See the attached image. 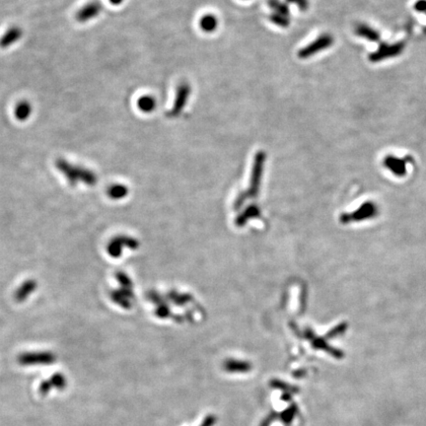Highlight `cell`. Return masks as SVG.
<instances>
[{"label": "cell", "instance_id": "cell-16", "mask_svg": "<svg viewBox=\"0 0 426 426\" xmlns=\"http://www.w3.org/2000/svg\"><path fill=\"white\" fill-rule=\"evenodd\" d=\"M288 1H290V2H294L295 0H288Z\"/></svg>", "mask_w": 426, "mask_h": 426}, {"label": "cell", "instance_id": "cell-12", "mask_svg": "<svg viewBox=\"0 0 426 426\" xmlns=\"http://www.w3.org/2000/svg\"><path fill=\"white\" fill-rule=\"evenodd\" d=\"M268 5L270 6V8H272L274 10L275 13H280V14L285 15V16H287V14H288L287 5L283 2H281L280 0H268Z\"/></svg>", "mask_w": 426, "mask_h": 426}, {"label": "cell", "instance_id": "cell-7", "mask_svg": "<svg viewBox=\"0 0 426 426\" xmlns=\"http://www.w3.org/2000/svg\"><path fill=\"white\" fill-rule=\"evenodd\" d=\"M33 114V106L29 101H20L15 106L14 116L19 121H25L29 119Z\"/></svg>", "mask_w": 426, "mask_h": 426}, {"label": "cell", "instance_id": "cell-14", "mask_svg": "<svg viewBox=\"0 0 426 426\" xmlns=\"http://www.w3.org/2000/svg\"><path fill=\"white\" fill-rule=\"evenodd\" d=\"M295 413H296V408H295V407H291L290 409H288L286 412L283 413V419H284L286 422H290V421H292Z\"/></svg>", "mask_w": 426, "mask_h": 426}, {"label": "cell", "instance_id": "cell-8", "mask_svg": "<svg viewBox=\"0 0 426 426\" xmlns=\"http://www.w3.org/2000/svg\"><path fill=\"white\" fill-rule=\"evenodd\" d=\"M54 356L51 353H30L25 354L21 357V361L25 363L32 362H51L53 361Z\"/></svg>", "mask_w": 426, "mask_h": 426}, {"label": "cell", "instance_id": "cell-11", "mask_svg": "<svg viewBox=\"0 0 426 426\" xmlns=\"http://www.w3.org/2000/svg\"><path fill=\"white\" fill-rule=\"evenodd\" d=\"M128 193V189L122 185H114L108 189V195L113 199L122 198Z\"/></svg>", "mask_w": 426, "mask_h": 426}, {"label": "cell", "instance_id": "cell-13", "mask_svg": "<svg viewBox=\"0 0 426 426\" xmlns=\"http://www.w3.org/2000/svg\"><path fill=\"white\" fill-rule=\"evenodd\" d=\"M269 20L273 24L280 26V27H287L288 24H289V20H288L287 16L280 14V13H275V12L269 15Z\"/></svg>", "mask_w": 426, "mask_h": 426}, {"label": "cell", "instance_id": "cell-4", "mask_svg": "<svg viewBox=\"0 0 426 426\" xmlns=\"http://www.w3.org/2000/svg\"><path fill=\"white\" fill-rule=\"evenodd\" d=\"M23 37V30L18 26H13L7 30L0 38V47L8 48L16 44Z\"/></svg>", "mask_w": 426, "mask_h": 426}, {"label": "cell", "instance_id": "cell-9", "mask_svg": "<svg viewBox=\"0 0 426 426\" xmlns=\"http://www.w3.org/2000/svg\"><path fill=\"white\" fill-rule=\"evenodd\" d=\"M201 28L206 33H212L218 26L217 18L212 14H206L201 19Z\"/></svg>", "mask_w": 426, "mask_h": 426}, {"label": "cell", "instance_id": "cell-15", "mask_svg": "<svg viewBox=\"0 0 426 426\" xmlns=\"http://www.w3.org/2000/svg\"><path fill=\"white\" fill-rule=\"evenodd\" d=\"M112 4H114V5H119V4H121L122 3V1L123 0H109Z\"/></svg>", "mask_w": 426, "mask_h": 426}, {"label": "cell", "instance_id": "cell-1", "mask_svg": "<svg viewBox=\"0 0 426 426\" xmlns=\"http://www.w3.org/2000/svg\"><path fill=\"white\" fill-rule=\"evenodd\" d=\"M56 167L66 178L68 184L72 187H75L79 183L92 187L98 182V177L93 171L83 166L72 164L65 159H58L56 161Z\"/></svg>", "mask_w": 426, "mask_h": 426}, {"label": "cell", "instance_id": "cell-10", "mask_svg": "<svg viewBox=\"0 0 426 426\" xmlns=\"http://www.w3.org/2000/svg\"><path fill=\"white\" fill-rule=\"evenodd\" d=\"M137 106L141 112L151 113L156 108V100L152 96H143L138 99Z\"/></svg>", "mask_w": 426, "mask_h": 426}, {"label": "cell", "instance_id": "cell-5", "mask_svg": "<svg viewBox=\"0 0 426 426\" xmlns=\"http://www.w3.org/2000/svg\"><path fill=\"white\" fill-rule=\"evenodd\" d=\"M37 287H38V282L35 280H28L24 281L15 291V301L18 303H22L26 301V299L29 297L30 295L35 292Z\"/></svg>", "mask_w": 426, "mask_h": 426}, {"label": "cell", "instance_id": "cell-3", "mask_svg": "<svg viewBox=\"0 0 426 426\" xmlns=\"http://www.w3.org/2000/svg\"><path fill=\"white\" fill-rule=\"evenodd\" d=\"M103 6L99 1H92L82 6L75 14V19L79 23H86L101 14Z\"/></svg>", "mask_w": 426, "mask_h": 426}, {"label": "cell", "instance_id": "cell-6", "mask_svg": "<svg viewBox=\"0 0 426 426\" xmlns=\"http://www.w3.org/2000/svg\"><path fill=\"white\" fill-rule=\"evenodd\" d=\"M133 244H135V242L130 239V238H126V237H117L114 240H112L109 245H108V253L110 256L114 257V258H118L121 254V248L123 246H130L133 248Z\"/></svg>", "mask_w": 426, "mask_h": 426}, {"label": "cell", "instance_id": "cell-2", "mask_svg": "<svg viewBox=\"0 0 426 426\" xmlns=\"http://www.w3.org/2000/svg\"><path fill=\"white\" fill-rule=\"evenodd\" d=\"M191 86L188 83H182L180 84L179 88L177 90L176 98L174 101V105L170 111V115L172 117H178L186 107L187 102L191 95Z\"/></svg>", "mask_w": 426, "mask_h": 426}]
</instances>
